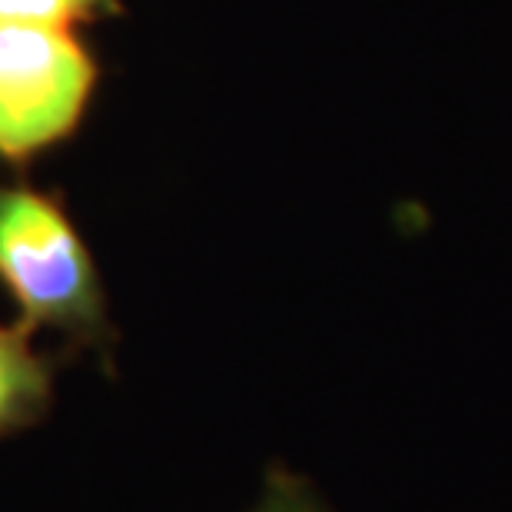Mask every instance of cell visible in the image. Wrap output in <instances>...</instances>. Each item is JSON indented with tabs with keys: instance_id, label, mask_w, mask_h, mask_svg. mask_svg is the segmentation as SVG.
<instances>
[{
	"instance_id": "obj_1",
	"label": "cell",
	"mask_w": 512,
	"mask_h": 512,
	"mask_svg": "<svg viewBox=\"0 0 512 512\" xmlns=\"http://www.w3.org/2000/svg\"><path fill=\"white\" fill-rule=\"evenodd\" d=\"M0 283L20 323L54 330L100 356L114 350V326L97 263L54 193L0 183Z\"/></svg>"
},
{
	"instance_id": "obj_2",
	"label": "cell",
	"mask_w": 512,
	"mask_h": 512,
	"mask_svg": "<svg viewBox=\"0 0 512 512\" xmlns=\"http://www.w3.org/2000/svg\"><path fill=\"white\" fill-rule=\"evenodd\" d=\"M100 64L74 27L0 24V160L24 167L84 124Z\"/></svg>"
},
{
	"instance_id": "obj_3",
	"label": "cell",
	"mask_w": 512,
	"mask_h": 512,
	"mask_svg": "<svg viewBox=\"0 0 512 512\" xmlns=\"http://www.w3.org/2000/svg\"><path fill=\"white\" fill-rule=\"evenodd\" d=\"M54 399V363L27 323H0V439L37 426Z\"/></svg>"
},
{
	"instance_id": "obj_4",
	"label": "cell",
	"mask_w": 512,
	"mask_h": 512,
	"mask_svg": "<svg viewBox=\"0 0 512 512\" xmlns=\"http://www.w3.org/2000/svg\"><path fill=\"white\" fill-rule=\"evenodd\" d=\"M124 14V0H0V24L84 27Z\"/></svg>"
},
{
	"instance_id": "obj_5",
	"label": "cell",
	"mask_w": 512,
	"mask_h": 512,
	"mask_svg": "<svg viewBox=\"0 0 512 512\" xmlns=\"http://www.w3.org/2000/svg\"><path fill=\"white\" fill-rule=\"evenodd\" d=\"M250 512H333L310 479L286 466H270L260 499Z\"/></svg>"
}]
</instances>
